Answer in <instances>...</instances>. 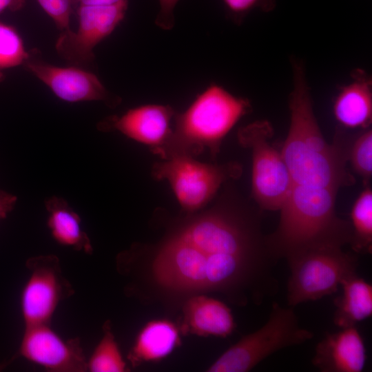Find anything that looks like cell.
I'll return each instance as SVG.
<instances>
[{"instance_id": "cell-5", "label": "cell", "mask_w": 372, "mask_h": 372, "mask_svg": "<svg viewBox=\"0 0 372 372\" xmlns=\"http://www.w3.org/2000/svg\"><path fill=\"white\" fill-rule=\"evenodd\" d=\"M290 269L287 300L290 307L336 293L341 282L356 273L355 254L342 247L307 250L286 260Z\"/></svg>"}, {"instance_id": "cell-11", "label": "cell", "mask_w": 372, "mask_h": 372, "mask_svg": "<svg viewBox=\"0 0 372 372\" xmlns=\"http://www.w3.org/2000/svg\"><path fill=\"white\" fill-rule=\"evenodd\" d=\"M23 65L64 101H102L110 107H115L121 102V99L110 92L96 75L83 68L56 66L30 55Z\"/></svg>"}, {"instance_id": "cell-1", "label": "cell", "mask_w": 372, "mask_h": 372, "mask_svg": "<svg viewBox=\"0 0 372 372\" xmlns=\"http://www.w3.org/2000/svg\"><path fill=\"white\" fill-rule=\"evenodd\" d=\"M262 211L224 196L176 221L155 244L121 252L116 265L128 278L125 293L174 311L191 297L211 293L240 307L260 304L278 290V260L262 231Z\"/></svg>"}, {"instance_id": "cell-26", "label": "cell", "mask_w": 372, "mask_h": 372, "mask_svg": "<svg viewBox=\"0 0 372 372\" xmlns=\"http://www.w3.org/2000/svg\"><path fill=\"white\" fill-rule=\"evenodd\" d=\"M17 201V197L7 192L0 190V219L7 217L14 209Z\"/></svg>"}, {"instance_id": "cell-21", "label": "cell", "mask_w": 372, "mask_h": 372, "mask_svg": "<svg viewBox=\"0 0 372 372\" xmlns=\"http://www.w3.org/2000/svg\"><path fill=\"white\" fill-rule=\"evenodd\" d=\"M29 56L17 31L0 22V80L3 70L23 65Z\"/></svg>"}, {"instance_id": "cell-24", "label": "cell", "mask_w": 372, "mask_h": 372, "mask_svg": "<svg viewBox=\"0 0 372 372\" xmlns=\"http://www.w3.org/2000/svg\"><path fill=\"white\" fill-rule=\"evenodd\" d=\"M231 18L238 22L251 10L258 8L269 12L276 6V0H222Z\"/></svg>"}, {"instance_id": "cell-4", "label": "cell", "mask_w": 372, "mask_h": 372, "mask_svg": "<svg viewBox=\"0 0 372 372\" xmlns=\"http://www.w3.org/2000/svg\"><path fill=\"white\" fill-rule=\"evenodd\" d=\"M313 337L312 332L300 326L292 307L273 302L266 323L227 349L206 371L247 372L271 354Z\"/></svg>"}, {"instance_id": "cell-17", "label": "cell", "mask_w": 372, "mask_h": 372, "mask_svg": "<svg viewBox=\"0 0 372 372\" xmlns=\"http://www.w3.org/2000/svg\"><path fill=\"white\" fill-rule=\"evenodd\" d=\"M45 205L48 213L47 224L53 239L61 245L92 254L91 240L82 228L81 218L68 202L52 196Z\"/></svg>"}, {"instance_id": "cell-19", "label": "cell", "mask_w": 372, "mask_h": 372, "mask_svg": "<svg viewBox=\"0 0 372 372\" xmlns=\"http://www.w3.org/2000/svg\"><path fill=\"white\" fill-rule=\"evenodd\" d=\"M351 219V249L357 254H371L372 190L369 186L365 187L353 203Z\"/></svg>"}, {"instance_id": "cell-13", "label": "cell", "mask_w": 372, "mask_h": 372, "mask_svg": "<svg viewBox=\"0 0 372 372\" xmlns=\"http://www.w3.org/2000/svg\"><path fill=\"white\" fill-rule=\"evenodd\" d=\"M366 360L363 338L353 326L327 333L316 347L312 363L322 372H361Z\"/></svg>"}, {"instance_id": "cell-16", "label": "cell", "mask_w": 372, "mask_h": 372, "mask_svg": "<svg viewBox=\"0 0 372 372\" xmlns=\"http://www.w3.org/2000/svg\"><path fill=\"white\" fill-rule=\"evenodd\" d=\"M180 330L167 319L154 320L145 324L136 337L127 359L132 367L158 361L180 344Z\"/></svg>"}, {"instance_id": "cell-14", "label": "cell", "mask_w": 372, "mask_h": 372, "mask_svg": "<svg viewBox=\"0 0 372 372\" xmlns=\"http://www.w3.org/2000/svg\"><path fill=\"white\" fill-rule=\"evenodd\" d=\"M181 309L183 318L178 328L184 335L226 338L235 329L236 324L229 307L207 295L188 298Z\"/></svg>"}, {"instance_id": "cell-2", "label": "cell", "mask_w": 372, "mask_h": 372, "mask_svg": "<svg viewBox=\"0 0 372 372\" xmlns=\"http://www.w3.org/2000/svg\"><path fill=\"white\" fill-rule=\"evenodd\" d=\"M289 188L280 209V220L303 231H318L336 225L338 191L355 184L347 167L348 149L341 144L327 148L282 154Z\"/></svg>"}, {"instance_id": "cell-9", "label": "cell", "mask_w": 372, "mask_h": 372, "mask_svg": "<svg viewBox=\"0 0 372 372\" xmlns=\"http://www.w3.org/2000/svg\"><path fill=\"white\" fill-rule=\"evenodd\" d=\"M127 6L125 1L110 6H78V28L60 33L55 45L58 54L74 65L91 63L94 48L123 20Z\"/></svg>"}, {"instance_id": "cell-6", "label": "cell", "mask_w": 372, "mask_h": 372, "mask_svg": "<svg viewBox=\"0 0 372 372\" xmlns=\"http://www.w3.org/2000/svg\"><path fill=\"white\" fill-rule=\"evenodd\" d=\"M163 160L153 165L152 175L156 180L169 183L186 214L203 209L223 184L239 178L242 173V165L236 161L212 164L187 156Z\"/></svg>"}, {"instance_id": "cell-25", "label": "cell", "mask_w": 372, "mask_h": 372, "mask_svg": "<svg viewBox=\"0 0 372 372\" xmlns=\"http://www.w3.org/2000/svg\"><path fill=\"white\" fill-rule=\"evenodd\" d=\"M179 0H158L159 10L155 23L164 30H170L175 23L174 9Z\"/></svg>"}, {"instance_id": "cell-7", "label": "cell", "mask_w": 372, "mask_h": 372, "mask_svg": "<svg viewBox=\"0 0 372 372\" xmlns=\"http://www.w3.org/2000/svg\"><path fill=\"white\" fill-rule=\"evenodd\" d=\"M273 129L266 120H258L240 127L238 143L251 151V196L261 210L281 208L289 188V176L280 151L270 142Z\"/></svg>"}, {"instance_id": "cell-15", "label": "cell", "mask_w": 372, "mask_h": 372, "mask_svg": "<svg viewBox=\"0 0 372 372\" xmlns=\"http://www.w3.org/2000/svg\"><path fill=\"white\" fill-rule=\"evenodd\" d=\"M351 81L342 86L333 104V114L346 129H367L372 121V80L363 70H353Z\"/></svg>"}, {"instance_id": "cell-20", "label": "cell", "mask_w": 372, "mask_h": 372, "mask_svg": "<svg viewBox=\"0 0 372 372\" xmlns=\"http://www.w3.org/2000/svg\"><path fill=\"white\" fill-rule=\"evenodd\" d=\"M103 335L87 359V371L90 372L130 371L114 335L110 320L103 325Z\"/></svg>"}, {"instance_id": "cell-23", "label": "cell", "mask_w": 372, "mask_h": 372, "mask_svg": "<svg viewBox=\"0 0 372 372\" xmlns=\"http://www.w3.org/2000/svg\"><path fill=\"white\" fill-rule=\"evenodd\" d=\"M54 21L61 33L72 30L70 21L72 10L71 0H37Z\"/></svg>"}, {"instance_id": "cell-27", "label": "cell", "mask_w": 372, "mask_h": 372, "mask_svg": "<svg viewBox=\"0 0 372 372\" xmlns=\"http://www.w3.org/2000/svg\"><path fill=\"white\" fill-rule=\"evenodd\" d=\"M72 6H110L118 4L127 0H71Z\"/></svg>"}, {"instance_id": "cell-3", "label": "cell", "mask_w": 372, "mask_h": 372, "mask_svg": "<svg viewBox=\"0 0 372 372\" xmlns=\"http://www.w3.org/2000/svg\"><path fill=\"white\" fill-rule=\"evenodd\" d=\"M251 110L247 99L211 83L184 112L176 113L172 134L156 155L162 159L195 157L208 151L214 158L225 136Z\"/></svg>"}, {"instance_id": "cell-10", "label": "cell", "mask_w": 372, "mask_h": 372, "mask_svg": "<svg viewBox=\"0 0 372 372\" xmlns=\"http://www.w3.org/2000/svg\"><path fill=\"white\" fill-rule=\"evenodd\" d=\"M18 353L47 371H87V358L80 339L63 338L51 324L25 327Z\"/></svg>"}, {"instance_id": "cell-8", "label": "cell", "mask_w": 372, "mask_h": 372, "mask_svg": "<svg viewBox=\"0 0 372 372\" xmlns=\"http://www.w3.org/2000/svg\"><path fill=\"white\" fill-rule=\"evenodd\" d=\"M28 276L20 298L25 327L51 324L59 304L75 291L64 276L60 260L54 254L39 255L25 262Z\"/></svg>"}, {"instance_id": "cell-29", "label": "cell", "mask_w": 372, "mask_h": 372, "mask_svg": "<svg viewBox=\"0 0 372 372\" xmlns=\"http://www.w3.org/2000/svg\"><path fill=\"white\" fill-rule=\"evenodd\" d=\"M3 369V364H0V371Z\"/></svg>"}, {"instance_id": "cell-18", "label": "cell", "mask_w": 372, "mask_h": 372, "mask_svg": "<svg viewBox=\"0 0 372 372\" xmlns=\"http://www.w3.org/2000/svg\"><path fill=\"white\" fill-rule=\"evenodd\" d=\"M340 287L342 293L333 301V322L346 328L369 318L372 315V285L357 273L344 279Z\"/></svg>"}, {"instance_id": "cell-28", "label": "cell", "mask_w": 372, "mask_h": 372, "mask_svg": "<svg viewBox=\"0 0 372 372\" xmlns=\"http://www.w3.org/2000/svg\"><path fill=\"white\" fill-rule=\"evenodd\" d=\"M26 0H0V14L6 10L18 11L25 5Z\"/></svg>"}, {"instance_id": "cell-22", "label": "cell", "mask_w": 372, "mask_h": 372, "mask_svg": "<svg viewBox=\"0 0 372 372\" xmlns=\"http://www.w3.org/2000/svg\"><path fill=\"white\" fill-rule=\"evenodd\" d=\"M348 161L353 170L362 178L364 186H368L372 176V130H364L351 142Z\"/></svg>"}, {"instance_id": "cell-12", "label": "cell", "mask_w": 372, "mask_h": 372, "mask_svg": "<svg viewBox=\"0 0 372 372\" xmlns=\"http://www.w3.org/2000/svg\"><path fill=\"white\" fill-rule=\"evenodd\" d=\"M176 110L169 105L147 104L130 109L121 116H110L98 124L102 132L117 131L147 145L156 154L169 139Z\"/></svg>"}]
</instances>
